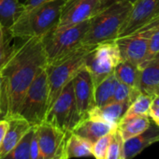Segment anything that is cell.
I'll list each match as a JSON object with an SVG mask.
<instances>
[{
    "label": "cell",
    "mask_w": 159,
    "mask_h": 159,
    "mask_svg": "<svg viewBox=\"0 0 159 159\" xmlns=\"http://www.w3.org/2000/svg\"><path fill=\"white\" fill-rule=\"evenodd\" d=\"M18 39L0 69L1 111L4 119L18 116L29 86L39 72L47 66L42 37Z\"/></svg>",
    "instance_id": "1"
},
{
    "label": "cell",
    "mask_w": 159,
    "mask_h": 159,
    "mask_svg": "<svg viewBox=\"0 0 159 159\" xmlns=\"http://www.w3.org/2000/svg\"><path fill=\"white\" fill-rule=\"evenodd\" d=\"M66 0H45L37 7L25 11L9 29L13 39H26L44 37L58 24L61 9Z\"/></svg>",
    "instance_id": "2"
},
{
    "label": "cell",
    "mask_w": 159,
    "mask_h": 159,
    "mask_svg": "<svg viewBox=\"0 0 159 159\" xmlns=\"http://www.w3.org/2000/svg\"><path fill=\"white\" fill-rule=\"evenodd\" d=\"M131 7V2L120 1L99 10L90 19L89 28L82 44L96 46L103 42L116 40Z\"/></svg>",
    "instance_id": "3"
},
{
    "label": "cell",
    "mask_w": 159,
    "mask_h": 159,
    "mask_svg": "<svg viewBox=\"0 0 159 159\" xmlns=\"http://www.w3.org/2000/svg\"><path fill=\"white\" fill-rule=\"evenodd\" d=\"M94 47L95 46L82 44L59 62L45 67L48 74L49 85L48 111L51 109L63 88L72 81L79 70L84 66L85 57Z\"/></svg>",
    "instance_id": "4"
},
{
    "label": "cell",
    "mask_w": 159,
    "mask_h": 159,
    "mask_svg": "<svg viewBox=\"0 0 159 159\" xmlns=\"http://www.w3.org/2000/svg\"><path fill=\"white\" fill-rule=\"evenodd\" d=\"M89 25L90 20H87L68 27L54 28L42 37L47 66L59 62L81 46Z\"/></svg>",
    "instance_id": "5"
},
{
    "label": "cell",
    "mask_w": 159,
    "mask_h": 159,
    "mask_svg": "<svg viewBox=\"0 0 159 159\" xmlns=\"http://www.w3.org/2000/svg\"><path fill=\"white\" fill-rule=\"evenodd\" d=\"M48 74L46 68H42L29 86L18 116L26 120L32 126L39 125L45 121L48 111Z\"/></svg>",
    "instance_id": "6"
},
{
    "label": "cell",
    "mask_w": 159,
    "mask_h": 159,
    "mask_svg": "<svg viewBox=\"0 0 159 159\" xmlns=\"http://www.w3.org/2000/svg\"><path fill=\"white\" fill-rule=\"evenodd\" d=\"M122 57L115 40L96 45L86 55L84 66L89 70L95 87L113 73Z\"/></svg>",
    "instance_id": "7"
},
{
    "label": "cell",
    "mask_w": 159,
    "mask_h": 159,
    "mask_svg": "<svg viewBox=\"0 0 159 159\" xmlns=\"http://www.w3.org/2000/svg\"><path fill=\"white\" fill-rule=\"evenodd\" d=\"M80 121L81 118L77 111L73 84L71 81L63 88L48 111L45 122L65 132H71Z\"/></svg>",
    "instance_id": "8"
},
{
    "label": "cell",
    "mask_w": 159,
    "mask_h": 159,
    "mask_svg": "<svg viewBox=\"0 0 159 159\" xmlns=\"http://www.w3.org/2000/svg\"><path fill=\"white\" fill-rule=\"evenodd\" d=\"M158 25L159 17L132 35L117 39L115 41L118 45L122 60L128 61L139 66L145 59L150 38Z\"/></svg>",
    "instance_id": "9"
},
{
    "label": "cell",
    "mask_w": 159,
    "mask_h": 159,
    "mask_svg": "<svg viewBox=\"0 0 159 159\" xmlns=\"http://www.w3.org/2000/svg\"><path fill=\"white\" fill-rule=\"evenodd\" d=\"M38 140L42 159H67L66 142L71 132L43 122L37 125Z\"/></svg>",
    "instance_id": "10"
},
{
    "label": "cell",
    "mask_w": 159,
    "mask_h": 159,
    "mask_svg": "<svg viewBox=\"0 0 159 159\" xmlns=\"http://www.w3.org/2000/svg\"><path fill=\"white\" fill-rule=\"evenodd\" d=\"M157 17H159V0H137L132 4L117 39L132 35Z\"/></svg>",
    "instance_id": "11"
},
{
    "label": "cell",
    "mask_w": 159,
    "mask_h": 159,
    "mask_svg": "<svg viewBox=\"0 0 159 159\" xmlns=\"http://www.w3.org/2000/svg\"><path fill=\"white\" fill-rule=\"evenodd\" d=\"M101 0H66L55 28H64L90 20L100 10Z\"/></svg>",
    "instance_id": "12"
},
{
    "label": "cell",
    "mask_w": 159,
    "mask_h": 159,
    "mask_svg": "<svg viewBox=\"0 0 159 159\" xmlns=\"http://www.w3.org/2000/svg\"><path fill=\"white\" fill-rule=\"evenodd\" d=\"M75 103L81 120L87 117L89 111L95 107V84L89 70L84 66L72 80Z\"/></svg>",
    "instance_id": "13"
},
{
    "label": "cell",
    "mask_w": 159,
    "mask_h": 159,
    "mask_svg": "<svg viewBox=\"0 0 159 159\" xmlns=\"http://www.w3.org/2000/svg\"><path fill=\"white\" fill-rule=\"evenodd\" d=\"M159 141V125L152 120L142 133L123 141V159H132L145 148Z\"/></svg>",
    "instance_id": "14"
},
{
    "label": "cell",
    "mask_w": 159,
    "mask_h": 159,
    "mask_svg": "<svg viewBox=\"0 0 159 159\" xmlns=\"http://www.w3.org/2000/svg\"><path fill=\"white\" fill-rule=\"evenodd\" d=\"M117 125L108 124L103 121L86 117L80 121L71 133L81 137L90 143H95L101 137L115 130Z\"/></svg>",
    "instance_id": "15"
},
{
    "label": "cell",
    "mask_w": 159,
    "mask_h": 159,
    "mask_svg": "<svg viewBox=\"0 0 159 159\" xmlns=\"http://www.w3.org/2000/svg\"><path fill=\"white\" fill-rule=\"evenodd\" d=\"M139 68V91L152 98L159 97V62H149Z\"/></svg>",
    "instance_id": "16"
},
{
    "label": "cell",
    "mask_w": 159,
    "mask_h": 159,
    "mask_svg": "<svg viewBox=\"0 0 159 159\" xmlns=\"http://www.w3.org/2000/svg\"><path fill=\"white\" fill-rule=\"evenodd\" d=\"M7 120H9L10 125L5 139L0 146V157L4 156L12 150L32 127L26 120L20 116H15Z\"/></svg>",
    "instance_id": "17"
},
{
    "label": "cell",
    "mask_w": 159,
    "mask_h": 159,
    "mask_svg": "<svg viewBox=\"0 0 159 159\" xmlns=\"http://www.w3.org/2000/svg\"><path fill=\"white\" fill-rule=\"evenodd\" d=\"M129 106V102L111 101L101 107H93L89 111L87 117L103 121L113 125H118Z\"/></svg>",
    "instance_id": "18"
},
{
    "label": "cell",
    "mask_w": 159,
    "mask_h": 159,
    "mask_svg": "<svg viewBox=\"0 0 159 159\" xmlns=\"http://www.w3.org/2000/svg\"><path fill=\"white\" fill-rule=\"evenodd\" d=\"M25 11V4L20 0H0V25L3 30H9Z\"/></svg>",
    "instance_id": "19"
},
{
    "label": "cell",
    "mask_w": 159,
    "mask_h": 159,
    "mask_svg": "<svg viewBox=\"0 0 159 159\" xmlns=\"http://www.w3.org/2000/svg\"><path fill=\"white\" fill-rule=\"evenodd\" d=\"M152 119L150 116H133L129 118H123L117 128L122 136L123 140L139 135L150 125Z\"/></svg>",
    "instance_id": "20"
},
{
    "label": "cell",
    "mask_w": 159,
    "mask_h": 159,
    "mask_svg": "<svg viewBox=\"0 0 159 159\" xmlns=\"http://www.w3.org/2000/svg\"><path fill=\"white\" fill-rule=\"evenodd\" d=\"M114 76L118 80V82L128 85L133 89L138 88L139 84V68L138 66L125 60H121V62L116 66L114 71Z\"/></svg>",
    "instance_id": "21"
},
{
    "label": "cell",
    "mask_w": 159,
    "mask_h": 159,
    "mask_svg": "<svg viewBox=\"0 0 159 159\" xmlns=\"http://www.w3.org/2000/svg\"><path fill=\"white\" fill-rule=\"evenodd\" d=\"M117 84L118 80L114 76V73H112L98 84L95 87L94 93L95 106L101 107L111 102Z\"/></svg>",
    "instance_id": "22"
},
{
    "label": "cell",
    "mask_w": 159,
    "mask_h": 159,
    "mask_svg": "<svg viewBox=\"0 0 159 159\" xmlns=\"http://www.w3.org/2000/svg\"><path fill=\"white\" fill-rule=\"evenodd\" d=\"M92 146L93 144L86 139L70 133L66 142V157L70 159L93 156Z\"/></svg>",
    "instance_id": "23"
},
{
    "label": "cell",
    "mask_w": 159,
    "mask_h": 159,
    "mask_svg": "<svg viewBox=\"0 0 159 159\" xmlns=\"http://www.w3.org/2000/svg\"><path fill=\"white\" fill-rule=\"evenodd\" d=\"M152 100L153 98H152L148 95L140 93L132 101L123 118H129L133 116H150L149 114Z\"/></svg>",
    "instance_id": "24"
},
{
    "label": "cell",
    "mask_w": 159,
    "mask_h": 159,
    "mask_svg": "<svg viewBox=\"0 0 159 159\" xmlns=\"http://www.w3.org/2000/svg\"><path fill=\"white\" fill-rule=\"evenodd\" d=\"M36 126V125H35ZM35 126H32L30 130L25 135L22 140L8 153L0 159H31L30 157V141L34 133Z\"/></svg>",
    "instance_id": "25"
},
{
    "label": "cell",
    "mask_w": 159,
    "mask_h": 159,
    "mask_svg": "<svg viewBox=\"0 0 159 159\" xmlns=\"http://www.w3.org/2000/svg\"><path fill=\"white\" fill-rule=\"evenodd\" d=\"M140 94V92L137 89H133L128 85L118 82L114 95L112 98V101L115 102H129L130 104L132 101Z\"/></svg>",
    "instance_id": "26"
},
{
    "label": "cell",
    "mask_w": 159,
    "mask_h": 159,
    "mask_svg": "<svg viewBox=\"0 0 159 159\" xmlns=\"http://www.w3.org/2000/svg\"><path fill=\"white\" fill-rule=\"evenodd\" d=\"M117 128V127H116ZM114 130L100 139H98L92 146V154L96 159H105L107 155V152L110 146V143L112 139Z\"/></svg>",
    "instance_id": "27"
},
{
    "label": "cell",
    "mask_w": 159,
    "mask_h": 159,
    "mask_svg": "<svg viewBox=\"0 0 159 159\" xmlns=\"http://www.w3.org/2000/svg\"><path fill=\"white\" fill-rule=\"evenodd\" d=\"M123 139L122 136L116 128L113 133L112 139L110 143L107 155L105 159H123L122 158V152H123Z\"/></svg>",
    "instance_id": "28"
},
{
    "label": "cell",
    "mask_w": 159,
    "mask_h": 159,
    "mask_svg": "<svg viewBox=\"0 0 159 159\" xmlns=\"http://www.w3.org/2000/svg\"><path fill=\"white\" fill-rule=\"evenodd\" d=\"M12 39L13 38L10 34L9 30H3V34L0 37V69L11 55L13 47V45H11Z\"/></svg>",
    "instance_id": "29"
},
{
    "label": "cell",
    "mask_w": 159,
    "mask_h": 159,
    "mask_svg": "<svg viewBox=\"0 0 159 159\" xmlns=\"http://www.w3.org/2000/svg\"><path fill=\"white\" fill-rule=\"evenodd\" d=\"M158 53H159V25L155 27V29L153 30V32H152V36L150 38L147 54H146L145 59L143 60V62L139 66V67L145 65V64H147V63H149Z\"/></svg>",
    "instance_id": "30"
},
{
    "label": "cell",
    "mask_w": 159,
    "mask_h": 159,
    "mask_svg": "<svg viewBox=\"0 0 159 159\" xmlns=\"http://www.w3.org/2000/svg\"><path fill=\"white\" fill-rule=\"evenodd\" d=\"M30 157L31 159H42L40 148L38 140V133H37V125L35 126L34 133L30 141Z\"/></svg>",
    "instance_id": "31"
},
{
    "label": "cell",
    "mask_w": 159,
    "mask_h": 159,
    "mask_svg": "<svg viewBox=\"0 0 159 159\" xmlns=\"http://www.w3.org/2000/svg\"><path fill=\"white\" fill-rule=\"evenodd\" d=\"M9 120L7 119H0V146H1L4 139H5V136H6V133L8 131V128H9Z\"/></svg>",
    "instance_id": "32"
},
{
    "label": "cell",
    "mask_w": 159,
    "mask_h": 159,
    "mask_svg": "<svg viewBox=\"0 0 159 159\" xmlns=\"http://www.w3.org/2000/svg\"><path fill=\"white\" fill-rule=\"evenodd\" d=\"M44 1H45V0H26L25 3H24L25 7V11H29V10L37 7L38 5H39L40 3H42Z\"/></svg>",
    "instance_id": "33"
},
{
    "label": "cell",
    "mask_w": 159,
    "mask_h": 159,
    "mask_svg": "<svg viewBox=\"0 0 159 159\" xmlns=\"http://www.w3.org/2000/svg\"><path fill=\"white\" fill-rule=\"evenodd\" d=\"M120 1H129V2H131L133 4L135 1H137V0H101V1H100V10L104 9V8L113 4L115 2H120Z\"/></svg>",
    "instance_id": "34"
},
{
    "label": "cell",
    "mask_w": 159,
    "mask_h": 159,
    "mask_svg": "<svg viewBox=\"0 0 159 159\" xmlns=\"http://www.w3.org/2000/svg\"><path fill=\"white\" fill-rule=\"evenodd\" d=\"M150 117L152 121H157L159 120V107L152 105L151 110H150Z\"/></svg>",
    "instance_id": "35"
},
{
    "label": "cell",
    "mask_w": 159,
    "mask_h": 159,
    "mask_svg": "<svg viewBox=\"0 0 159 159\" xmlns=\"http://www.w3.org/2000/svg\"><path fill=\"white\" fill-rule=\"evenodd\" d=\"M0 119H3V114L1 111V77H0Z\"/></svg>",
    "instance_id": "36"
},
{
    "label": "cell",
    "mask_w": 159,
    "mask_h": 159,
    "mask_svg": "<svg viewBox=\"0 0 159 159\" xmlns=\"http://www.w3.org/2000/svg\"><path fill=\"white\" fill-rule=\"evenodd\" d=\"M152 105L159 107V97H157V98H153V100H152Z\"/></svg>",
    "instance_id": "37"
},
{
    "label": "cell",
    "mask_w": 159,
    "mask_h": 159,
    "mask_svg": "<svg viewBox=\"0 0 159 159\" xmlns=\"http://www.w3.org/2000/svg\"><path fill=\"white\" fill-rule=\"evenodd\" d=\"M2 34H3V28L1 27V25H0V37H1Z\"/></svg>",
    "instance_id": "38"
},
{
    "label": "cell",
    "mask_w": 159,
    "mask_h": 159,
    "mask_svg": "<svg viewBox=\"0 0 159 159\" xmlns=\"http://www.w3.org/2000/svg\"><path fill=\"white\" fill-rule=\"evenodd\" d=\"M153 122H154L157 125H159V120H157V121H153Z\"/></svg>",
    "instance_id": "39"
}]
</instances>
